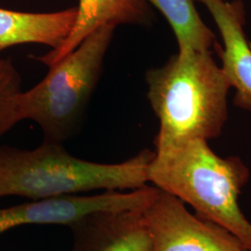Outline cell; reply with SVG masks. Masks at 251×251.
Segmentation results:
<instances>
[{
  "instance_id": "cell-1",
  "label": "cell",
  "mask_w": 251,
  "mask_h": 251,
  "mask_svg": "<svg viewBox=\"0 0 251 251\" xmlns=\"http://www.w3.org/2000/svg\"><path fill=\"white\" fill-rule=\"evenodd\" d=\"M147 98L159 121L155 151L222 134L231 84L210 50H184L145 75Z\"/></svg>"
},
{
  "instance_id": "cell-2",
  "label": "cell",
  "mask_w": 251,
  "mask_h": 251,
  "mask_svg": "<svg viewBox=\"0 0 251 251\" xmlns=\"http://www.w3.org/2000/svg\"><path fill=\"white\" fill-rule=\"evenodd\" d=\"M250 175L239 157H221L201 139L154 151L148 168V182L233 233L251 251V223L238 204Z\"/></svg>"
},
{
  "instance_id": "cell-3",
  "label": "cell",
  "mask_w": 251,
  "mask_h": 251,
  "mask_svg": "<svg viewBox=\"0 0 251 251\" xmlns=\"http://www.w3.org/2000/svg\"><path fill=\"white\" fill-rule=\"evenodd\" d=\"M154 152L143 150L126 161L103 164L77 158L62 144L43 141L34 150L0 146V198L38 200L95 190H134L148 183Z\"/></svg>"
},
{
  "instance_id": "cell-4",
  "label": "cell",
  "mask_w": 251,
  "mask_h": 251,
  "mask_svg": "<svg viewBox=\"0 0 251 251\" xmlns=\"http://www.w3.org/2000/svg\"><path fill=\"white\" fill-rule=\"evenodd\" d=\"M116 28L102 27L86 37L73 51L49 67L45 77L19 94L20 122L32 120L44 141L62 144L81 125L103 71Z\"/></svg>"
},
{
  "instance_id": "cell-5",
  "label": "cell",
  "mask_w": 251,
  "mask_h": 251,
  "mask_svg": "<svg viewBox=\"0 0 251 251\" xmlns=\"http://www.w3.org/2000/svg\"><path fill=\"white\" fill-rule=\"evenodd\" d=\"M152 251H251L220 225L192 214L179 198L157 188L143 209Z\"/></svg>"
},
{
  "instance_id": "cell-6",
  "label": "cell",
  "mask_w": 251,
  "mask_h": 251,
  "mask_svg": "<svg viewBox=\"0 0 251 251\" xmlns=\"http://www.w3.org/2000/svg\"><path fill=\"white\" fill-rule=\"evenodd\" d=\"M156 192L157 187L146 184L130 192L112 190L90 197L67 195L0 208V233L21 225H59L70 227L82 218L101 210L144 209Z\"/></svg>"
},
{
  "instance_id": "cell-7",
  "label": "cell",
  "mask_w": 251,
  "mask_h": 251,
  "mask_svg": "<svg viewBox=\"0 0 251 251\" xmlns=\"http://www.w3.org/2000/svg\"><path fill=\"white\" fill-rule=\"evenodd\" d=\"M208 9L223 38L218 48L222 68L231 88L233 103L251 111V42L245 33L246 9L242 0H196Z\"/></svg>"
},
{
  "instance_id": "cell-8",
  "label": "cell",
  "mask_w": 251,
  "mask_h": 251,
  "mask_svg": "<svg viewBox=\"0 0 251 251\" xmlns=\"http://www.w3.org/2000/svg\"><path fill=\"white\" fill-rule=\"evenodd\" d=\"M70 228L71 251H152L143 209L96 211Z\"/></svg>"
},
{
  "instance_id": "cell-9",
  "label": "cell",
  "mask_w": 251,
  "mask_h": 251,
  "mask_svg": "<svg viewBox=\"0 0 251 251\" xmlns=\"http://www.w3.org/2000/svg\"><path fill=\"white\" fill-rule=\"evenodd\" d=\"M70 35L58 48L37 56L50 67L73 51L90 34L102 27L151 25L153 14L147 0H79Z\"/></svg>"
},
{
  "instance_id": "cell-10",
  "label": "cell",
  "mask_w": 251,
  "mask_h": 251,
  "mask_svg": "<svg viewBox=\"0 0 251 251\" xmlns=\"http://www.w3.org/2000/svg\"><path fill=\"white\" fill-rule=\"evenodd\" d=\"M76 16V7L52 12L0 8V51L23 44H40L54 50L70 35Z\"/></svg>"
},
{
  "instance_id": "cell-11",
  "label": "cell",
  "mask_w": 251,
  "mask_h": 251,
  "mask_svg": "<svg viewBox=\"0 0 251 251\" xmlns=\"http://www.w3.org/2000/svg\"><path fill=\"white\" fill-rule=\"evenodd\" d=\"M168 21L175 35L179 51L209 50L216 45L212 30L203 22L196 0H147Z\"/></svg>"
},
{
  "instance_id": "cell-12",
  "label": "cell",
  "mask_w": 251,
  "mask_h": 251,
  "mask_svg": "<svg viewBox=\"0 0 251 251\" xmlns=\"http://www.w3.org/2000/svg\"><path fill=\"white\" fill-rule=\"evenodd\" d=\"M20 73L9 59L0 57V139L18 124L17 100L22 92Z\"/></svg>"
}]
</instances>
